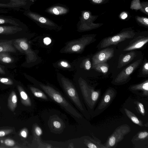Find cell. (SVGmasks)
Returning <instances> with one entry per match:
<instances>
[{
  "mask_svg": "<svg viewBox=\"0 0 148 148\" xmlns=\"http://www.w3.org/2000/svg\"><path fill=\"white\" fill-rule=\"evenodd\" d=\"M61 84L65 94L81 111H83L81 101L77 91L72 83L66 78L62 77L61 78Z\"/></svg>",
  "mask_w": 148,
  "mask_h": 148,
  "instance_id": "cell-2",
  "label": "cell"
},
{
  "mask_svg": "<svg viewBox=\"0 0 148 148\" xmlns=\"http://www.w3.org/2000/svg\"><path fill=\"white\" fill-rule=\"evenodd\" d=\"M142 72L144 75L148 74V62L147 61L145 62L142 67Z\"/></svg>",
  "mask_w": 148,
  "mask_h": 148,
  "instance_id": "cell-31",
  "label": "cell"
},
{
  "mask_svg": "<svg viewBox=\"0 0 148 148\" xmlns=\"http://www.w3.org/2000/svg\"><path fill=\"white\" fill-rule=\"evenodd\" d=\"M128 16V14L127 12H122L120 14L119 16L120 18L121 19H124L126 18Z\"/></svg>",
  "mask_w": 148,
  "mask_h": 148,
  "instance_id": "cell-39",
  "label": "cell"
},
{
  "mask_svg": "<svg viewBox=\"0 0 148 148\" xmlns=\"http://www.w3.org/2000/svg\"><path fill=\"white\" fill-rule=\"evenodd\" d=\"M45 12L54 15H62L67 14L69 12V8L63 4L58 3L47 8Z\"/></svg>",
  "mask_w": 148,
  "mask_h": 148,
  "instance_id": "cell-11",
  "label": "cell"
},
{
  "mask_svg": "<svg viewBox=\"0 0 148 148\" xmlns=\"http://www.w3.org/2000/svg\"><path fill=\"white\" fill-rule=\"evenodd\" d=\"M28 131L26 128L22 129L19 132V135L23 138H26L28 135Z\"/></svg>",
  "mask_w": 148,
  "mask_h": 148,
  "instance_id": "cell-32",
  "label": "cell"
},
{
  "mask_svg": "<svg viewBox=\"0 0 148 148\" xmlns=\"http://www.w3.org/2000/svg\"><path fill=\"white\" fill-rule=\"evenodd\" d=\"M81 16L79 17V21L78 23V30L85 31L97 28L103 25L102 23H94V22L98 16L94 15L89 11L84 10L81 12Z\"/></svg>",
  "mask_w": 148,
  "mask_h": 148,
  "instance_id": "cell-4",
  "label": "cell"
},
{
  "mask_svg": "<svg viewBox=\"0 0 148 148\" xmlns=\"http://www.w3.org/2000/svg\"><path fill=\"white\" fill-rule=\"evenodd\" d=\"M13 132V129L10 128L0 129V137L4 136L10 134Z\"/></svg>",
  "mask_w": 148,
  "mask_h": 148,
  "instance_id": "cell-27",
  "label": "cell"
},
{
  "mask_svg": "<svg viewBox=\"0 0 148 148\" xmlns=\"http://www.w3.org/2000/svg\"><path fill=\"white\" fill-rule=\"evenodd\" d=\"M23 29L20 26L11 25H0V34L10 35L22 31Z\"/></svg>",
  "mask_w": 148,
  "mask_h": 148,
  "instance_id": "cell-13",
  "label": "cell"
},
{
  "mask_svg": "<svg viewBox=\"0 0 148 148\" xmlns=\"http://www.w3.org/2000/svg\"><path fill=\"white\" fill-rule=\"evenodd\" d=\"M0 74H5V72L3 69L0 66Z\"/></svg>",
  "mask_w": 148,
  "mask_h": 148,
  "instance_id": "cell-45",
  "label": "cell"
},
{
  "mask_svg": "<svg viewBox=\"0 0 148 148\" xmlns=\"http://www.w3.org/2000/svg\"><path fill=\"white\" fill-rule=\"evenodd\" d=\"M2 147H0V148H2Z\"/></svg>",
  "mask_w": 148,
  "mask_h": 148,
  "instance_id": "cell-48",
  "label": "cell"
},
{
  "mask_svg": "<svg viewBox=\"0 0 148 148\" xmlns=\"http://www.w3.org/2000/svg\"><path fill=\"white\" fill-rule=\"evenodd\" d=\"M60 64L62 66L64 67H67L69 66L67 62L63 61L61 62Z\"/></svg>",
  "mask_w": 148,
  "mask_h": 148,
  "instance_id": "cell-42",
  "label": "cell"
},
{
  "mask_svg": "<svg viewBox=\"0 0 148 148\" xmlns=\"http://www.w3.org/2000/svg\"><path fill=\"white\" fill-rule=\"evenodd\" d=\"M98 93L97 92H93L91 95V98L92 100L93 101L96 100L98 98Z\"/></svg>",
  "mask_w": 148,
  "mask_h": 148,
  "instance_id": "cell-34",
  "label": "cell"
},
{
  "mask_svg": "<svg viewBox=\"0 0 148 148\" xmlns=\"http://www.w3.org/2000/svg\"><path fill=\"white\" fill-rule=\"evenodd\" d=\"M17 87L20 94L21 101L22 104L27 106H31V100L23 88L19 85L17 86Z\"/></svg>",
  "mask_w": 148,
  "mask_h": 148,
  "instance_id": "cell-16",
  "label": "cell"
},
{
  "mask_svg": "<svg viewBox=\"0 0 148 148\" xmlns=\"http://www.w3.org/2000/svg\"><path fill=\"white\" fill-rule=\"evenodd\" d=\"M148 135V133L147 132H141L138 135V138L140 139L144 138L147 137Z\"/></svg>",
  "mask_w": 148,
  "mask_h": 148,
  "instance_id": "cell-35",
  "label": "cell"
},
{
  "mask_svg": "<svg viewBox=\"0 0 148 148\" xmlns=\"http://www.w3.org/2000/svg\"><path fill=\"white\" fill-rule=\"evenodd\" d=\"M109 66V65L106 62H102L92 66V68L97 71L105 74L108 71Z\"/></svg>",
  "mask_w": 148,
  "mask_h": 148,
  "instance_id": "cell-20",
  "label": "cell"
},
{
  "mask_svg": "<svg viewBox=\"0 0 148 148\" xmlns=\"http://www.w3.org/2000/svg\"><path fill=\"white\" fill-rule=\"evenodd\" d=\"M29 88L32 93L36 97L45 100L49 99L46 94L40 89L33 86H30Z\"/></svg>",
  "mask_w": 148,
  "mask_h": 148,
  "instance_id": "cell-18",
  "label": "cell"
},
{
  "mask_svg": "<svg viewBox=\"0 0 148 148\" xmlns=\"http://www.w3.org/2000/svg\"><path fill=\"white\" fill-rule=\"evenodd\" d=\"M21 8L20 7L11 2L8 3L0 2V10L18 11Z\"/></svg>",
  "mask_w": 148,
  "mask_h": 148,
  "instance_id": "cell-21",
  "label": "cell"
},
{
  "mask_svg": "<svg viewBox=\"0 0 148 148\" xmlns=\"http://www.w3.org/2000/svg\"><path fill=\"white\" fill-rule=\"evenodd\" d=\"M40 88L49 97L61 106L67 113L75 119L81 118V115L69 101L59 91L49 85H39Z\"/></svg>",
  "mask_w": 148,
  "mask_h": 148,
  "instance_id": "cell-1",
  "label": "cell"
},
{
  "mask_svg": "<svg viewBox=\"0 0 148 148\" xmlns=\"http://www.w3.org/2000/svg\"><path fill=\"white\" fill-rule=\"evenodd\" d=\"M23 14L40 25L52 29L60 28V26L51 19L39 14L32 11L30 9L25 10Z\"/></svg>",
  "mask_w": 148,
  "mask_h": 148,
  "instance_id": "cell-6",
  "label": "cell"
},
{
  "mask_svg": "<svg viewBox=\"0 0 148 148\" xmlns=\"http://www.w3.org/2000/svg\"><path fill=\"white\" fill-rule=\"evenodd\" d=\"M34 131L36 134L38 136H40L42 134V129L39 126H36L35 127Z\"/></svg>",
  "mask_w": 148,
  "mask_h": 148,
  "instance_id": "cell-33",
  "label": "cell"
},
{
  "mask_svg": "<svg viewBox=\"0 0 148 148\" xmlns=\"http://www.w3.org/2000/svg\"><path fill=\"white\" fill-rule=\"evenodd\" d=\"M96 34H91L84 36L78 39L68 43L64 49L66 53H80L87 45L95 41Z\"/></svg>",
  "mask_w": 148,
  "mask_h": 148,
  "instance_id": "cell-3",
  "label": "cell"
},
{
  "mask_svg": "<svg viewBox=\"0 0 148 148\" xmlns=\"http://www.w3.org/2000/svg\"><path fill=\"white\" fill-rule=\"evenodd\" d=\"M17 98L15 92L12 91L9 95L8 101V106L9 109L14 112L17 106Z\"/></svg>",
  "mask_w": 148,
  "mask_h": 148,
  "instance_id": "cell-17",
  "label": "cell"
},
{
  "mask_svg": "<svg viewBox=\"0 0 148 148\" xmlns=\"http://www.w3.org/2000/svg\"><path fill=\"white\" fill-rule=\"evenodd\" d=\"M92 4L99 5L106 3H107L109 0H89Z\"/></svg>",
  "mask_w": 148,
  "mask_h": 148,
  "instance_id": "cell-30",
  "label": "cell"
},
{
  "mask_svg": "<svg viewBox=\"0 0 148 148\" xmlns=\"http://www.w3.org/2000/svg\"><path fill=\"white\" fill-rule=\"evenodd\" d=\"M14 40L0 39V52H15L16 50L13 45Z\"/></svg>",
  "mask_w": 148,
  "mask_h": 148,
  "instance_id": "cell-14",
  "label": "cell"
},
{
  "mask_svg": "<svg viewBox=\"0 0 148 148\" xmlns=\"http://www.w3.org/2000/svg\"><path fill=\"white\" fill-rule=\"evenodd\" d=\"M138 106L140 108V110L141 112L143 114L145 113V110L143 105L142 103H139L138 104Z\"/></svg>",
  "mask_w": 148,
  "mask_h": 148,
  "instance_id": "cell-40",
  "label": "cell"
},
{
  "mask_svg": "<svg viewBox=\"0 0 148 148\" xmlns=\"http://www.w3.org/2000/svg\"><path fill=\"white\" fill-rule=\"evenodd\" d=\"M135 35V33L131 28L124 29L115 35L104 38L101 42L100 48H105L112 45H117L127 39L133 38Z\"/></svg>",
  "mask_w": 148,
  "mask_h": 148,
  "instance_id": "cell-5",
  "label": "cell"
},
{
  "mask_svg": "<svg viewBox=\"0 0 148 148\" xmlns=\"http://www.w3.org/2000/svg\"><path fill=\"white\" fill-rule=\"evenodd\" d=\"M22 23L18 19L12 16L0 15V25L21 27Z\"/></svg>",
  "mask_w": 148,
  "mask_h": 148,
  "instance_id": "cell-12",
  "label": "cell"
},
{
  "mask_svg": "<svg viewBox=\"0 0 148 148\" xmlns=\"http://www.w3.org/2000/svg\"><path fill=\"white\" fill-rule=\"evenodd\" d=\"M13 45L17 50L27 55V62L32 61L35 58L34 52L31 49L27 40L24 38H18L14 40Z\"/></svg>",
  "mask_w": 148,
  "mask_h": 148,
  "instance_id": "cell-7",
  "label": "cell"
},
{
  "mask_svg": "<svg viewBox=\"0 0 148 148\" xmlns=\"http://www.w3.org/2000/svg\"><path fill=\"white\" fill-rule=\"evenodd\" d=\"M114 50L113 48H107L96 53L92 58V66L96 64L106 62L114 56Z\"/></svg>",
  "mask_w": 148,
  "mask_h": 148,
  "instance_id": "cell-8",
  "label": "cell"
},
{
  "mask_svg": "<svg viewBox=\"0 0 148 148\" xmlns=\"http://www.w3.org/2000/svg\"><path fill=\"white\" fill-rule=\"evenodd\" d=\"M130 8L132 10H140L141 8V2L140 0H132V1Z\"/></svg>",
  "mask_w": 148,
  "mask_h": 148,
  "instance_id": "cell-24",
  "label": "cell"
},
{
  "mask_svg": "<svg viewBox=\"0 0 148 148\" xmlns=\"http://www.w3.org/2000/svg\"><path fill=\"white\" fill-rule=\"evenodd\" d=\"M148 42V37L144 36H138L131 41L129 45L123 50L126 51L134 50L142 48Z\"/></svg>",
  "mask_w": 148,
  "mask_h": 148,
  "instance_id": "cell-10",
  "label": "cell"
},
{
  "mask_svg": "<svg viewBox=\"0 0 148 148\" xmlns=\"http://www.w3.org/2000/svg\"><path fill=\"white\" fill-rule=\"evenodd\" d=\"M0 61L6 63L12 62L13 59L6 52H0Z\"/></svg>",
  "mask_w": 148,
  "mask_h": 148,
  "instance_id": "cell-22",
  "label": "cell"
},
{
  "mask_svg": "<svg viewBox=\"0 0 148 148\" xmlns=\"http://www.w3.org/2000/svg\"><path fill=\"white\" fill-rule=\"evenodd\" d=\"M1 109V107H0V109Z\"/></svg>",
  "mask_w": 148,
  "mask_h": 148,
  "instance_id": "cell-47",
  "label": "cell"
},
{
  "mask_svg": "<svg viewBox=\"0 0 148 148\" xmlns=\"http://www.w3.org/2000/svg\"><path fill=\"white\" fill-rule=\"evenodd\" d=\"M3 143L6 146L9 147H12L15 145V141L12 139L7 138L3 141Z\"/></svg>",
  "mask_w": 148,
  "mask_h": 148,
  "instance_id": "cell-26",
  "label": "cell"
},
{
  "mask_svg": "<svg viewBox=\"0 0 148 148\" xmlns=\"http://www.w3.org/2000/svg\"><path fill=\"white\" fill-rule=\"evenodd\" d=\"M115 138L113 136L111 137L109 140V144L111 146H114L115 143Z\"/></svg>",
  "mask_w": 148,
  "mask_h": 148,
  "instance_id": "cell-36",
  "label": "cell"
},
{
  "mask_svg": "<svg viewBox=\"0 0 148 148\" xmlns=\"http://www.w3.org/2000/svg\"><path fill=\"white\" fill-rule=\"evenodd\" d=\"M83 66L85 69L86 70H90L91 67V63L89 58L86 59L84 61Z\"/></svg>",
  "mask_w": 148,
  "mask_h": 148,
  "instance_id": "cell-29",
  "label": "cell"
},
{
  "mask_svg": "<svg viewBox=\"0 0 148 148\" xmlns=\"http://www.w3.org/2000/svg\"><path fill=\"white\" fill-rule=\"evenodd\" d=\"M0 82L8 85H12L13 84V82L11 79L7 77H0Z\"/></svg>",
  "mask_w": 148,
  "mask_h": 148,
  "instance_id": "cell-28",
  "label": "cell"
},
{
  "mask_svg": "<svg viewBox=\"0 0 148 148\" xmlns=\"http://www.w3.org/2000/svg\"><path fill=\"white\" fill-rule=\"evenodd\" d=\"M31 1H32L33 2H34L35 1H37V0H29Z\"/></svg>",
  "mask_w": 148,
  "mask_h": 148,
  "instance_id": "cell-46",
  "label": "cell"
},
{
  "mask_svg": "<svg viewBox=\"0 0 148 148\" xmlns=\"http://www.w3.org/2000/svg\"><path fill=\"white\" fill-rule=\"evenodd\" d=\"M53 126L56 128H59L61 127V123L58 121H54L53 123Z\"/></svg>",
  "mask_w": 148,
  "mask_h": 148,
  "instance_id": "cell-38",
  "label": "cell"
},
{
  "mask_svg": "<svg viewBox=\"0 0 148 148\" xmlns=\"http://www.w3.org/2000/svg\"><path fill=\"white\" fill-rule=\"evenodd\" d=\"M51 39L49 37H45L43 39V42L45 45H48L50 44L51 42Z\"/></svg>",
  "mask_w": 148,
  "mask_h": 148,
  "instance_id": "cell-37",
  "label": "cell"
},
{
  "mask_svg": "<svg viewBox=\"0 0 148 148\" xmlns=\"http://www.w3.org/2000/svg\"><path fill=\"white\" fill-rule=\"evenodd\" d=\"M10 1L25 10L29 9L34 2L29 0H9Z\"/></svg>",
  "mask_w": 148,
  "mask_h": 148,
  "instance_id": "cell-19",
  "label": "cell"
},
{
  "mask_svg": "<svg viewBox=\"0 0 148 148\" xmlns=\"http://www.w3.org/2000/svg\"><path fill=\"white\" fill-rule=\"evenodd\" d=\"M135 18L138 23L146 27H148V18L137 16H135Z\"/></svg>",
  "mask_w": 148,
  "mask_h": 148,
  "instance_id": "cell-23",
  "label": "cell"
},
{
  "mask_svg": "<svg viewBox=\"0 0 148 148\" xmlns=\"http://www.w3.org/2000/svg\"><path fill=\"white\" fill-rule=\"evenodd\" d=\"M131 119L134 123L136 124H139L140 122L138 119L135 116H132L131 117Z\"/></svg>",
  "mask_w": 148,
  "mask_h": 148,
  "instance_id": "cell-41",
  "label": "cell"
},
{
  "mask_svg": "<svg viewBox=\"0 0 148 148\" xmlns=\"http://www.w3.org/2000/svg\"><path fill=\"white\" fill-rule=\"evenodd\" d=\"M141 59H138L124 69L117 76L115 81L117 82H124L130 77L141 62Z\"/></svg>",
  "mask_w": 148,
  "mask_h": 148,
  "instance_id": "cell-9",
  "label": "cell"
},
{
  "mask_svg": "<svg viewBox=\"0 0 148 148\" xmlns=\"http://www.w3.org/2000/svg\"><path fill=\"white\" fill-rule=\"evenodd\" d=\"M110 97L108 95H106L104 98V101L106 102H108L110 100Z\"/></svg>",
  "mask_w": 148,
  "mask_h": 148,
  "instance_id": "cell-43",
  "label": "cell"
},
{
  "mask_svg": "<svg viewBox=\"0 0 148 148\" xmlns=\"http://www.w3.org/2000/svg\"><path fill=\"white\" fill-rule=\"evenodd\" d=\"M88 147L89 148H97V147L96 145L92 143H90L88 145Z\"/></svg>",
  "mask_w": 148,
  "mask_h": 148,
  "instance_id": "cell-44",
  "label": "cell"
},
{
  "mask_svg": "<svg viewBox=\"0 0 148 148\" xmlns=\"http://www.w3.org/2000/svg\"><path fill=\"white\" fill-rule=\"evenodd\" d=\"M136 56V53L134 51H131L123 55L121 59H119L117 68L119 69L121 68L126 65L131 61Z\"/></svg>",
  "mask_w": 148,
  "mask_h": 148,
  "instance_id": "cell-15",
  "label": "cell"
},
{
  "mask_svg": "<svg viewBox=\"0 0 148 148\" xmlns=\"http://www.w3.org/2000/svg\"><path fill=\"white\" fill-rule=\"evenodd\" d=\"M141 8L140 10L145 14L148 15V2L143 1L141 2Z\"/></svg>",
  "mask_w": 148,
  "mask_h": 148,
  "instance_id": "cell-25",
  "label": "cell"
}]
</instances>
